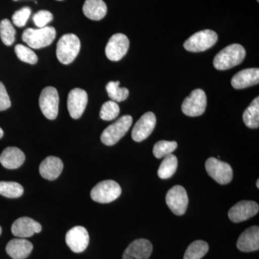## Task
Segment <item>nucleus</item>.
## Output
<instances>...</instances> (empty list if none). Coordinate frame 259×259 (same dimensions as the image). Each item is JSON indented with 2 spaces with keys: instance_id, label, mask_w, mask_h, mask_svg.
Segmentation results:
<instances>
[{
  "instance_id": "nucleus-1",
  "label": "nucleus",
  "mask_w": 259,
  "mask_h": 259,
  "mask_svg": "<svg viewBox=\"0 0 259 259\" xmlns=\"http://www.w3.org/2000/svg\"><path fill=\"white\" fill-rule=\"evenodd\" d=\"M244 48L240 44H231L223 49L214 57V68L218 70H228L241 64L245 57Z\"/></svg>"
},
{
  "instance_id": "nucleus-2",
  "label": "nucleus",
  "mask_w": 259,
  "mask_h": 259,
  "mask_svg": "<svg viewBox=\"0 0 259 259\" xmlns=\"http://www.w3.org/2000/svg\"><path fill=\"white\" fill-rule=\"evenodd\" d=\"M81 49L79 37L73 33L66 34L59 39L56 47V56L63 64H70L75 60Z\"/></svg>"
},
{
  "instance_id": "nucleus-3",
  "label": "nucleus",
  "mask_w": 259,
  "mask_h": 259,
  "mask_svg": "<svg viewBox=\"0 0 259 259\" xmlns=\"http://www.w3.org/2000/svg\"><path fill=\"white\" fill-rule=\"evenodd\" d=\"M56 35L55 28L47 26L39 29H26L23 32L22 38L32 49H40L50 46Z\"/></svg>"
},
{
  "instance_id": "nucleus-4",
  "label": "nucleus",
  "mask_w": 259,
  "mask_h": 259,
  "mask_svg": "<svg viewBox=\"0 0 259 259\" xmlns=\"http://www.w3.org/2000/svg\"><path fill=\"white\" fill-rule=\"evenodd\" d=\"M133 123V117L131 115H124L108 126L101 135V141L106 146H113L129 131Z\"/></svg>"
},
{
  "instance_id": "nucleus-5",
  "label": "nucleus",
  "mask_w": 259,
  "mask_h": 259,
  "mask_svg": "<svg viewBox=\"0 0 259 259\" xmlns=\"http://www.w3.org/2000/svg\"><path fill=\"white\" fill-rule=\"evenodd\" d=\"M122 193L120 186L113 180H105L97 184L91 191V197L95 202L105 204L113 202Z\"/></svg>"
},
{
  "instance_id": "nucleus-6",
  "label": "nucleus",
  "mask_w": 259,
  "mask_h": 259,
  "mask_svg": "<svg viewBox=\"0 0 259 259\" xmlns=\"http://www.w3.org/2000/svg\"><path fill=\"white\" fill-rule=\"evenodd\" d=\"M218 38V34L213 30H202L189 37L184 47L190 52H202L212 47L217 42Z\"/></svg>"
},
{
  "instance_id": "nucleus-7",
  "label": "nucleus",
  "mask_w": 259,
  "mask_h": 259,
  "mask_svg": "<svg viewBox=\"0 0 259 259\" xmlns=\"http://www.w3.org/2000/svg\"><path fill=\"white\" fill-rule=\"evenodd\" d=\"M209 176L220 185H227L233 180V172L231 165L215 158H209L205 163Z\"/></svg>"
},
{
  "instance_id": "nucleus-8",
  "label": "nucleus",
  "mask_w": 259,
  "mask_h": 259,
  "mask_svg": "<svg viewBox=\"0 0 259 259\" xmlns=\"http://www.w3.org/2000/svg\"><path fill=\"white\" fill-rule=\"evenodd\" d=\"M39 105L45 117L49 120H55L59 113V97L57 90L47 87L41 92Z\"/></svg>"
},
{
  "instance_id": "nucleus-9",
  "label": "nucleus",
  "mask_w": 259,
  "mask_h": 259,
  "mask_svg": "<svg viewBox=\"0 0 259 259\" xmlns=\"http://www.w3.org/2000/svg\"><path fill=\"white\" fill-rule=\"evenodd\" d=\"M207 107V97L202 90L197 89L185 98L182 105V110L185 115L190 117H197L204 113Z\"/></svg>"
},
{
  "instance_id": "nucleus-10",
  "label": "nucleus",
  "mask_w": 259,
  "mask_h": 259,
  "mask_svg": "<svg viewBox=\"0 0 259 259\" xmlns=\"http://www.w3.org/2000/svg\"><path fill=\"white\" fill-rule=\"evenodd\" d=\"M166 202L174 214L183 215L189 203L187 191L182 186H175L167 192Z\"/></svg>"
},
{
  "instance_id": "nucleus-11",
  "label": "nucleus",
  "mask_w": 259,
  "mask_h": 259,
  "mask_svg": "<svg viewBox=\"0 0 259 259\" xmlns=\"http://www.w3.org/2000/svg\"><path fill=\"white\" fill-rule=\"evenodd\" d=\"M128 37L122 33L112 35L105 48L107 59L112 61L121 60L127 54L129 49Z\"/></svg>"
},
{
  "instance_id": "nucleus-12",
  "label": "nucleus",
  "mask_w": 259,
  "mask_h": 259,
  "mask_svg": "<svg viewBox=\"0 0 259 259\" xmlns=\"http://www.w3.org/2000/svg\"><path fill=\"white\" fill-rule=\"evenodd\" d=\"M66 243L74 253L84 251L90 243V236L86 228L76 226L71 228L66 235Z\"/></svg>"
},
{
  "instance_id": "nucleus-13",
  "label": "nucleus",
  "mask_w": 259,
  "mask_h": 259,
  "mask_svg": "<svg viewBox=\"0 0 259 259\" xmlns=\"http://www.w3.org/2000/svg\"><path fill=\"white\" fill-rule=\"evenodd\" d=\"M88 102V95L82 89L76 88L70 91L67 100L68 110L70 116L79 119L83 115Z\"/></svg>"
},
{
  "instance_id": "nucleus-14",
  "label": "nucleus",
  "mask_w": 259,
  "mask_h": 259,
  "mask_svg": "<svg viewBox=\"0 0 259 259\" xmlns=\"http://www.w3.org/2000/svg\"><path fill=\"white\" fill-rule=\"evenodd\" d=\"M258 204L253 201H241L232 207L228 217L233 223H241L255 216L258 212Z\"/></svg>"
},
{
  "instance_id": "nucleus-15",
  "label": "nucleus",
  "mask_w": 259,
  "mask_h": 259,
  "mask_svg": "<svg viewBox=\"0 0 259 259\" xmlns=\"http://www.w3.org/2000/svg\"><path fill=\"white\" fill-rule=\"evenodd\" d=\"M156 125V115L148 112L136 122L132 131V139L136 142H141L149 137Z\"/></svg>"
},
{
  "instance_id": "nucleus-16",
  "label": "nucleus",
  "mask_w": 259,
  "mask_h": 259,
  "mask_svg": "<svg viewBox=\"0 0 259 259\" xmlns=\"http://www.w3.org/2000/svg\"><path fill=\"white\" fill-rule=\"evenodd\" d=\"M41 230L40 223L28 217L18 218L13 223L11 228L12 233L20 238L31 237L35 233H40Z\"/></svg>"
},
{
  "instance_id": "nucleus-17",
  "label": "nucleus",
  "mask_w": 259,
  "mask_h": 259,
  "mask_svg": "<svg viewBox=\"0 0 259 259\" xmlns=\"http://www.w3.org/2000/svg\"><path fill=\"white\" fill-rule=\"evenodd\" d=\"M152 251L151 242L141 238L132 242L127 246L122 255V259H148Z\"/></svg>"
},
{
  "instance_id": "nucleus-18",
  "label": "nucleus",
  "mask_w": 259,
  "mask_h": 259,
  "mask_svg": "<svg viewBox=\"0 0 259 259\" xmlns=\"http://www.w3.org/2000/svg\"><path fill=\"white\" fill-rule=\"evenodd\" d=\"M237 247L243 252H252L259 248V228L253 226L242 233L237 241Z\"/></svg>"
},
{
  "instance_id": "nucleus-19",
  "label": "nucleus",
  "mask_w": 259,
  "mask_h": 259,
  "mask_svg": "<svg viewBox=\"0 0 259 259\" xmlns=\"http://www.w3.org/2000/svg\"><path fill=\"white\" fill-rule=\"evenodd\" d=\"M259 69L258 68H251L242 70L237 73L232 78L231 84L236 90H242L258 84Z\"/></svg>"
},
{
  "instance_id": "nucleus-20",
  "label": "nucleus",
  "mask_w": 259,
  "mask_h": 259,
  "mask_svg": "<svg viewBox=\"0 0 259 259\" xmlns=\"http://www.w3.org/2000/svg\"><path fill=\"white\" fill-rule=\"evenodd\" d=\"M63 168H64V163L61 158L56 156H49L40 163L39 171L42 178L49 181H54L60 176Z\"/></svg>"
},
{
  "instance_id": "nucleus-21",
  "label": "nucleus",
  "mask_w": 259,
  "mask_h": 259,
  "mask_svg": "<svg viewBox=\"0 0 259 259\" xmlns=\"http://www.w3.org/2000/svg\"><path fill=\"white\" fill-rule=\"evenodd\" d=\"M33 245L25 238L11 240L6 246V252L13 259H25L31 253Z\"/></svg>"
},
{
  "instance_id": "nucleus-22",
  "label": "nucleus",
  "mask_w": 259,
  "mask_h": 259,
  "mask_svg": "<svg viewBox=\"0 0 259 259\" xmlns=\"http://www.w3.org/2000/svg\"><path fill=\"white\" fill-rule=\"evenodd\" d=\"M25 156L21 150L16 147L5 148L0 155V163L8 169H16L25 162Z\"/></svg>"
},
{
  "instance_id": "nucleus-23",
  "label": "nucleus",
  "mask_w": 259,
  "mask_h": 259,
  "mask_svg": "<svg viewBox=\"0 0 259 259\" xmlns=\"http://www.w3.org/2000/svg\"><path fill=\"white\" fill-rule=\"evenodd\" d=\"M107 8L102 0H86L83 6V13L90 20H98L105 18Z\"/></svg>"
},
{
  "instance_id": "nucleus-24",
  "label": "nucleus",
  "mask_w": 259,
  "mask_h": 259,
  "mask_svg": "<svg viewBox=\"0 0 259 259\" xmlns=\"http://www.w3.org/2000/svg\"><path fill=\"white\" fill-rule=\"evenodd\" d=\"M243 122L249 128H258L259 126V98L255 97L243 112Z\"/></svg>"
},
{
  "instance_id": "nucleus-25",
  "label": "nucleus",
  "mask_w": 259,
  "mask_h": 259,
  "mask_svg": "<svg viewBox=\"0 0 259 259\" xmlns=\"http://www.w3.org/2000/svg\"><path fill=\"white\" fill-rule=\"evenodd\" d=\"M178 160L176 156L168 154L165 156L158 170V176L162 180L171 178L177 171Z\"/></svg>"
},
{
  "instance_id": "nucleus-26",
  "label": "nucleus",
  "mask_w": 259,
  "mask_h": 259,
  "mask_svg": "<svg viewBox=\"0 0 259 259\" xmlns=\"http://www.w3.org/2000/svg\"><path fill=\"white\" fill-rule=\"evenodd\" d=\"M209 245L207 242L196 241L191 243L186 250L184 259H201L207 254Z\"/></svg>"
},
{
  "instance_id": "nucleus-27",
  "label": "nucleus",
  "mask_w": 259,
  "mask_h": 259,
  "mask_svg": "<svg viewBox=\"0 0 259 259\" xmlns=\"http://www.w3.org/2000/svg\"><path fill=\"white\" fill-rule=\"evenodd\" d=\"M106 90L109 97L115 102L125 101L129 96V90L120 88V81H110L107 84Z\"/></svg>"
},
{
  "instance_id": "nucleus-28",
  "label": "nucleus",
  "mask_w": 259,
  "mask_h": 259,
  "mask_svg": "<svg viewBox=\"0 0 259 259\" xmlns=\"http://www.w3.org/2000/svg\"><path fill=\"white\" fill-rule=\"evenodd\" d=\"M23 187L14 182H0V194L8 198H18L23 195Z\"/></svg>"
},
{
  "instance_id": "nucleus-29",
  "label": "nucleus",
  "mask_w": 259,
  "mask_h": 259,
  "mask_svg": "<svg viewBox=\"0 0 259 259\" xmlns=\"http://www.w3.org/2000/svg\"><path fill=\"white\" fill-rule=\"evenodd\" d=\"M15 29L13 24L8 19H4L0 23V37L5 45L10 47L15 40Z\"/></svg>"
},
{
  "instance_id": "nucleus-30",
  "label": "nucleus",
  "mask_w": 259,
  "mask_h": 259,
  "mask_svg": "<svg viewBox=\"0 0 259 259\" xmlns=\"http://www.w3.org/2000/svg\"><path fill=\"white\" fill-rule=\"evenodd\" d=\"M175 141H160L154 145L153 153L157 158H164L167 155L171 154L177 148Z\"/></svg>"
},
{
  "instance_id": "nucleus-31",
  "label": "nucleus",
  "mask_w": 259,
  "mask_h": 259,
  "mask_svg": "<svg viewBox=\"0 0 259 259\" xmlns=\"http://www.w3.org/2000/svg\"><path fill=\"white\" fill-rule=\"evenodd\" d=\"M120 113V107L117 102L108 101L102 105L100 110V116L102 120L111 121L117 118Z\"/></svg>"
},
{
  "instance_id": "nucleus-32",
  "label": "nucleus",
  "mask_w": 259,
  "mask_h": 259,
  "mask_svg": "<svg viewBox=\"0 0 259 259\" xmlns=\"http://www.w3.org/2000/svg\"><path fill=\"white\" fill-rule=\"evenodd\" d=\"M15 54L20 61L30 64H35L37 62V56L30 48L18 44L15 46Z\"/></svg>"
},
{
  "instance_id": "nucleus-33",
  "label": "nucleus",
  "mask_w": 259,
  "mask_h": 259,
  "mask_svg": "<svg viewBox=\"0 0 259 259\" xmlns=\"http://www.w3.org/2000/svg\"><path fill=\"white\" fill-rule=\"evenodd\" d=\"M30 14H31V10L28 7H25V8L18 10L12 17L13 23L19 28H23L26 25Z\"/></svg>"
},
{
  "instance_id": "nucleus-34",
  "label": "nucleus",
  "mask_w": 259,
  "mask_h": 259,
  "mask_svg": "<svg viewBox=\"0 0 259 259\" xmlns=\"http://www.w3.org/2000/svg\"><path fill=\"white\" fill-rule=\"evenodd\" d=\"M33 21L35 25L38 28H42L47 27L54 19L52 13L47 10H40L35 13L33 16Z\"/></svg>"
},
{
  "instance_id": "nucleus-35",
  "label": "nucleus",
  "mask_w": 259,
  "mask_h": 259,
  "mask_svg": "<svg viewBox=\"0 0 259 259\" xmlns=\"http://www.w3.org/2000/svg\"><path fill=\"white\" fill-rule=\"evenodd\" d=\"M11 106L9 95L3 83L0 81V111L8 110Z\"/></svg>"
},
{
  "instance_id": "nucleus-36",
  "label": "nucleus",
  "mask_w": 259,
  "mask_h": 259,
  "mask_svg": "<svg viewBox=\"0 0 259 259\" xmlns=\"http://www.w3.org/2000/svg\"><path fill=\"white\" fill-rule=\"evenodd\" d=\"M3 135H4V132H3V129L0 127V139L3 137Z\"/></svg>"
},
{
  "instance_id": "nucleus-37",
  "label": "nucleus",
  "mask_w": 259,
  "mask_h": 259,
  "mask_svg": "<svg viewBox=\"0 0 259 259\" xmlns=\"http://www.w3.org/2000/svg\"><path fill=\"white\" fill-rule=\"evenodd\" d=\"M256 186H257V188H259V180H257Z\"/></svg>"
},
{
  "instance_id": "nucleus-38",
  "label": "nucleus",
  "mask_w": 259,
  "mask_h": 259,
  "mask_svg": "<svg viewBox=\"0 0 259 259\" xmlns=\"http://www.w3.org/2000/svg\"><path fill=\"white\" fill-rule=\"evenodd\" d=\"M2 234V228L0 227V235Z\"/></svg>"
},
{
  "instance_id": "nucleus-39",
  "label": "nucleus",
  "mask_w": 259,
  "mask_h": 259,
  "mask_svg": "<svg viewBox=\"0 0 259 259\" xmlns=\"http://www.w3.org/2000/svg\"><path fill=\"white\" fill-rule=\"evenodd\" d=\"M58 1H62V0H58Z\"/></svg>"
},
{
  "instance_id": "nucleus-40",
  "label": "nucleus",
  "mask_w": 259,
  "mask_h": 259,
  "mask_svg": "<svg viewBox=\"0 0 259 259\" xmlns=\"http://www.w3.org/2000/svg\"><path fill=\"white\" fill-rule=\"evenodd\" d=\"M256 1H257V2H258H258H259V0H256Z\"/></svg>"
},
{
  "instance_id": "nucleus-41",
  "label": "nucleus",
  "mask_w": 259,
  "mask_h": 259,
  "mask_svg": "<svg viewBox=\"0 0 259 259\" xmlns=\"http://www.w3.org/2000/svg\"><path fill=\"white\" fill-rule=\"evenodd\" d=\"M14 1H18V0H14Z\"/></svg>"
}]
</instances>
